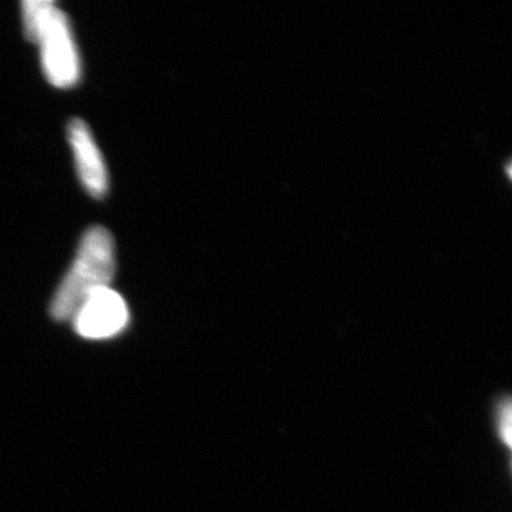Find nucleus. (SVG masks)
I'll return each instance as SVG.
<instances>
[{"label":"nucleus","instance_id":"1","mask_svg":"<svg viewBox=\"0 0 512 512\" xmlns=\"http://www.w3.org/2000/svg\"><path fill=\"white\" fill-rule=\"evenodd\" d=\"M22 16L25 36L40 47L47 82L59 89L76 86L82 76V62L66 13L50 0H26Z\"/></svg>","mask_w":512,"mask_h":512},{"label":"nucleus","instance_id":"2","mask_svg":"<svg viewBox=\"0 0 512 512\" xmlns=\"http://www.w3.org/2000/svg\"><path fill=\"white\" fill-rule=\"evenodd\" d=\"M116 274L114 239L103 227L83 235L73 265L50 303L53 319L69 320L92 293L109 288Z\"/></svg>","mask_w":512,"mask_h":512},{"label":"nucleus","instance_id":"3","mask_svg":"<svg viewBox=\"0 0 512 512\" xmlns=\"http://www.w3.org/2000/svg\"><path fill=\"white\" fill-rule=\"evenodd\" d=\"M130 312L127 303L114 289L92 293L73 315L76 332L86 339H109L126 328Z\"/></svg>","mask_w":512,"mask_h":512},{"label":"nucleus","instance_id":"4","mask_svg":"<svg viewBox=\"0 0 512 512\" xmlns=\"http://www.w3.org/2000/svg\"><path fill=\"white\" fill-rule=\"evenodd\" d=\"M77 174L87 194L103 198L109 190V173L92 131L83 120L73 119L67 127Z\"/></svg>","mask_w":512,"mask_h":512},{"label":"nucleus","instance_id":"5","mask_svg":"<svg viewBox=\"0 0 512 512\" xmlns=\"http://www.w3.org/2000/svg\"><path fill=\"white\" fill-rule=\"evenodd\" d=\"M497 424L501 440L507 446H511V403L508 399L501 402L498 407Z\"/></svg>","mask_w":512,"mask_h":512}]
</instances>
